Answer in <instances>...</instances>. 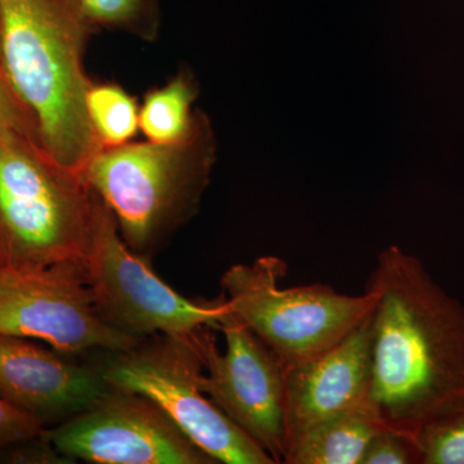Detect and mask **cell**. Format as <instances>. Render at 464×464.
I'll use <instances>...</instances> for the list:
<instances>
[{
    "instance_id": "obj_1",
    "label": "cell",
    "mask_w": 464,
    "mask_h": 464,
    "mask_svg": "<svg viewBox=\"0 0 464 464\" xmlns=\"http://www.w3.org/2000/svg\"><path fill=\"white\" fill-rule=\"evenodd\" d=\"M365 290L375 298L369 404L384 426L415 435L464 400V304L396 246L378 255Z\"/></svg>"
},
{
    "instance_id": "obj_2",
    "label": "cell",
    "mask_w": 464,
    "mask_h": 464,
    "mask_svg": "<svg viewBox=\"0 0 464 464\" xmlns=\"http://www.w3.org/2000/svg\"><path fill=\"white\" fill-rule=\"evenodd\" d=\"M76 0H0V54L12 87L58 163L83 173L103 150L85 108L93 32Z\"/></svg>"
},
{
    "instance_id": "obj_3",
    "label": "cell",
    "mask_w": 464,
    "mask_h": 464,
    "mask_svg": "<svg viewBox=\"0 0 464 464\" xmlns=\"http://www.w3.org/2000/svg\"><path fill=\"white\" fill-rule=\"evenodd\" d=\"M215 160V136L201 114L181 141L101 150L83 174L111 209L125 244L150 262L198 212Z\"/></svg>"
},
{
    "instance_id": "obj_4",
    "label": "cell",
    "mask_w": 464,
    "mask_h": 464,
    "mask_svg": "<svg viewBox=\"0 0 464 464\" xmlns=\"http://www.w3.org/2000/svg\"><path fill=\"white\" fill-rule=\"evenodd\" d=\"M97 192L29 134L0 128V246L7 265L83 262Z\"/></svg>"
},
{
    "instance_id": "obj_5",
    "label": "cell",
    "mask_w": 464,
    "mask_h": 464,
    "mask_svg": "<svg viewBox=\"0 0 464 464\" xmlns=\"http://www.w3.org/2000/svg\"><path fill=\"white\" fill-rule=\"evenodd\" d=\"M288 266L274 256L237 264L221 279L228 311L289 366L340 342L371 315L372 293L350 295L325 284L283 288Z\"/></svg>"
},
{
    "instance_id": "obj_6",
    "label": "cell",
    "mask_w": 464,
    "mask_h": 464,
    "mask_svg": "<svg viewBox=\"0 0 464 464\" xmlns=\"http://www.w3.org/2000/svg\"><path fill=\"white\" fill-rule=\"evenodd\" d=\"M94 307L118 331L134 337H192L218 331L227 314L224 295L212 302L183 297L125 244L111 209L97 194L83 261Z\"/></svg>"
},
{
    "instance_id": "obj_7",
    "label": "cell",
    "mask_w": 464,
    "mask_h": 464,
    "mask_svg": "<svg viewBox=\"0 0 464 464\" xmlns=\"http://www.w3.org/2000/svg\"><path fill=\"white\" fill-rule=\"evenodd\" d=\"M111 353L99 366L110 386L151 400L217 463L275 464L201 390L203 362L194 335H157Z\"/></svg>"
},
{
    "instance_id": "obj_8",
    "label": "cell",
    "mask_w": 464,
    "mask_h": 464,
    "mask_svg": "<svg viewBox=\"0 0 464 464\" xmlns=\"http://www.w3.org/2000/svg\"><path fill=\"white\" fill-rule=\"evenodd\" d=\"M0 335L42 341L65 355L92 350L121 353L143 341L118 331L101 317L83 262L39 268L3 266Z\"/></svg>"
},
{
    "instance_id": "obj_9",
    "label": "cell",
    "mask_w": 464,
    "mask_h": 464,
    "mask_svg": "<svg viewBox=\"0 0 464 464\" xmlns=\"http://www.w3.org/2000/svg\"><path fill=\"white\" fill-rule=\"evenodd\" d=\"M210 329L194 334L203 362L201 390L275 464L283 463L285 365L228 307L218 329L226 338L225 353L217 347Z\"/></svg>"
},
{
    "instance_id": "obj_10",
    "label": "cell",
    "mask_w": 464,
    "mask_h": 464,
    "mask_svg": "<svg viewBox=\"0 0 464 464\" xmlns=\"http://www.w3.org/2000/svg\"><path fill=\"white\" fill-rule=\"evenodd\" d=\"M66 459L97 464H218L151 400L112 389L43 433Z\"/></svg>"
},
{
    "instance_id": "obj_11",
    "label": "cell",
    "mask_w": 464,
    "mask_h": 464,
    "mask_svg": "<svg viewBox=\"0 0 464 464\" xmlns=\"http://www.w3.org/2000/svg\"><path fill=\"white\" fill-rule=\"evenodd\" d=\"M372 371V314L332 347L286 366V450L317 424L369 401Z\"/></svg>"
},
{
    "instance_id": "obj_12",
    "label": "cell",
    "mask_w": 464,
    "mask_h": 464,
    "mask_svg": "<svg viewBox=\"0 0 464 464\" xmlns=\"http://www.w3.org/2000/svg\"><path fill=\"white\" fill-rule=\"evenodd\" d=\"M112 390L99 366L32 340L0 335V398L45 427L83 413Z\"/></svg>"
},
{
    "instance_id": "obj_13",
    "label": "cell",
    "mask_w": 464,
    "mask_h": 464,
    "mask_svg": "<svg viewBox=\"0 0 464 464\" xmlns=\"http://www.w3.org/2000/svg\"><path fill=\"white\" fill-rule=\"evenodd\" d=\"M383 427L387 426L366 401L302 435L290 445L283 463L362 464L369 442Z\"/></svg>"
},
{
    "instance_id": "obj_14",
    "label": "cell",
    "mask_w": 464,
    "mask_h": 464,
    "mask_svg": "<svg viewBox=\"0 0 464 464\" xmlns=\"http://www.w3.org/2000/svg\"><path fill=\"white\" fill-rule=\"evenodd\" d=\"M198 84L188 70H182L163 87L148 92L140 108V130L148 141L173 143L186 139L197 127L201 114L192 110Z\"/></svg>"
},
{
    "instance_id": "obj_15",
    "label": "cell",
    "mask_w": 464,
    "mask_h": 464,
    "mask_svg": "<svg viewBox=\"0 0 464 464\" xmlns=\"http://www.w3.org/2000/svg\"><path fill=\"white\" fill-rule=\"evenodd\" d=\"M85 108L103 150L130 143L139 132V103L121 85L92 83L85 97Z\"/></svg>"
},
{
    "instance_id": "obj_16",
    "label": "cell",
    "mask_w": 464,
    "mask_h": 464,
    "mask_svg": "<svg viewBox=\"0 0 464 464\" xmlns=\"http://www.w3.org/2000/svg\"><path fill=\"white\" fill-rule=\"evenodd\" d=\"M94 29L110 27L154 41L158 35L157 0H76Z\"/></svg>"
},
{
    "instance_id": "obj_17",
    "label": "cell",
    "mask_w": 464,
    "mask_h": 464,
    "mask_svg": "<svg viewBox=\"0 0 464 464\" xmlns=\"http://www.w3.org/2000/svg\"><path fill=\"white\" fill-rule=\"evenodd\" d=\"M415 438L422 464H464V400L427 420Z\"/></svg>"
},
{
    "instance_id": "obj_18",
    "label": "cell",
    "mask_w": 464,
    "mask_h": 464,
    "mask_svg": "<svg viewBox=\"0 0 464 464\" xmlns=\"http://www.w3.org/2000/svg\"><path fill=\"white\" fill-rule=\"evenodd\" d=\"M362 464H422L414 433L383 427L366 448Z\"/></svg>"
},
{
    "instance_id": "obj_19",
    "label": "cell",
    "mask_w": 464,
    "mask_h": 464,
    "mask_svg": "<svg viewBox=\"0 0 464 464\" xmlns=\"http://www.w3.org/2000/svg\"><path fill=\"white\" fill-rule=\"evenodd\" d=\"M0 128H14L39 140L38 125L26 106L18 99L9 82L0 54Z\"/></svg>"
},
{
    "instance_id": "obj_20",
    "label": "cell",
    "mask_w": 464,
    "mask_h": 464,
    "mask_svg": "<svg viewBox=\"0 0 464 464\" xmlns=\"http://www.w3.org/2000/svg\"><path fill=\"white\" fill-rule=\"evenodd\" d=\"M45 429L41 420L0 398V451L17 442L39 438Z\"/></svg>"
},
{
    "instance_id": "obj_21",
    "label": "cell",
    "mask_w": 464,
    "mask_h": 464,
    "mask_svg": "<svg viewBox=\"0 0 464 464\" xmlns=\"http://www.w3.org/2000/svg\"><path fill=\"white\" fill-rule=\"evenodd\" d=\"M5 265H7V261H5V252H3L2 246H0V268Z\"/></svg>"
}]
</instances>
